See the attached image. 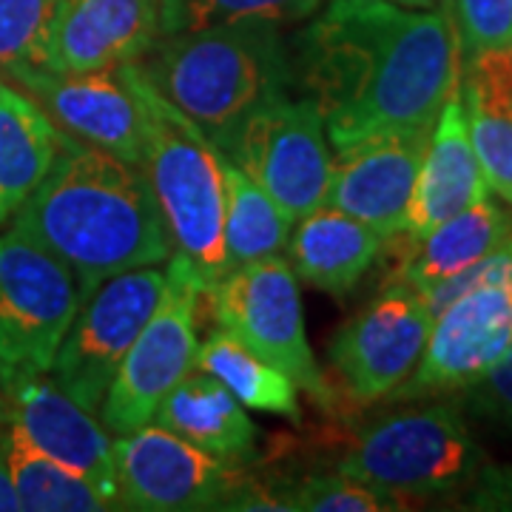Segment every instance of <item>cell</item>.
Listing matches in <instances>:
<instances>
[{
  "label": "cell",
  "instance_id": "cell-1",
  "mask_svg": "<svg viewBox=\"0 0 512 512\" xmlns=\"http://www.w3.org/2000/svg\"><path fill=\"white\" fill-rule=\"evenodd\" d=\"M291 69L342 148L379 131H430L458 92L461 46L436 9L330 0L296 37Z\"/></svg>",
  "mask_w": 512,
  "mask_h": 512
},
{
  "label": "cell",
  "instance_id": "cell-2",
  "mask_svg": "<svg viewBox=\"0 0 512 512\" xmlns=\"http://www.w3.org/2000/svg\"><path fill=\"white\" fill-rule=\"evenodd\" d=\"M12 228L55 254L80 296L106 279L163 265L171 239L143 168L60 131L57 157Z\"/></svg>",
  "mask_w": 512,
  "mask_h": 512
},
{
  "label": "cell",
  "instance_id": "cell-3",
  "mask_svg": "<svg viewBox=\"0 0 512 512\" xmlns=\"http://www.w3.org/2000/svg\"><path fill=\"white\" fill-rule=\"evenodd\" d=\"M151 86L231 154L242 123L293 83L291 49L268 23H225L160 35L140 60Z\"/></svg>",
  "mask_w": 512,
  "mask_h": 512
},
{
  "label": "cell",
  "instance_id": "cell-4",
  "mask_svg": "<svg viewBox=\"0 0 512 512\" xmlns=\"http://www.w3.org/2000/svg\"><path fill=\"white\" fill-rule=\"evenodd\" d=\"M140 114V168L163 214L171 254L183 256L208 291L228 274L225 157L202 128L151 86L140 63L123 66Z\"/></svg>",
  "mask_w": 512,
  "mask_h": 512
},
{
  "label": "cell",
  "instance_id": "cell-5",
  "mask_svg": "<svg viewBox=\"0 0 512 512\" xmlns=\"http://www.w3.org/2000/svg\"><path fill=\"white\" fill-rule=\"evenodd\" d=\"M484 450L456 399L390 410L359 430L336 470L416 501L473 484Z\"/></svg>",
  "mask_w": 512,
  "mask_h": 512
},
{
  "label": "cell",
  "instance_id": "cell-6",
  "mask_svg": "<svg viewBox=\"0 0 512 512\" xmlns=\"http://www.w3.org/2000/svg\"><path fill=\"white\" fill-rule=\"evenodd\" d=\"M83 305L74 274L43 245L0 234V390L49 373Z\"/></svg>",
  "mask_w": 512,
  "mask_h": 512
},
{
  "label": "cell",
  "instance_id": "cell-7",
  "mask_svg": "<svg viewBox=\"0 0 512 512\" xmlns=\"http://www.w3.org/2000/svg\"><path fill=\"white\" fill-rule=\"evenodd\" d=\"M205 296L211 299L217 328L291 376L296 390L308 393L313 402L333 404V387L308 342L299 279L285 256L231 268Z\"/></svg>",
  "mask_w": 512,
  "mask_h": 512
},
{
  "label": "cell",
  "instance_id": "cell-8",
  "mask_svg": "<svg viewBox=\"0 0 512 512\" xmlns=\"http://www.w3.org/2000/svg\"><path fill=\"white\" fill-rule=\"evenodd\" d=\"M205 296L200 276L183 256L165 262V288L148 322L128 348L117 376L100 402L109 433H131L154 419L157 404L197 367V319Z\"/></svg>",
  "mask_w": 512,
  "mask_h": 512
},
{
  "label": "cell",
  "instance_id": "cell-9",
  "mask_svg": "<svg viewBox=\"0 0 512 512\" xmlns=\"http://www.w3.org/2000/svg\"><path fill=\"white\" fill-rule=\"evenodd\" d=\"M293 222L325 205L330 185V140L311 97L276 94L242 123L228 154Z\"/></svg>",
  "mask_w": 512,
  "mask_h": 512
},
{
  "label": "cell",
  "instance_id": "cell-10",
  "mask_svg": "<svg viewBox=\"0 0 512 512\" xmlns=\"http://www.w3.org/2000/svg\"><path fill=\"white\" fill-rule=\"evenodd\" d=\"M165 288V268L146 265L97 285L60 342L49 376L89 413L100 410L111 379L140 336Z\"/></svg>",
  "mask_w": 512,
  "mask_h": 512
},
{
  "label": "cell",
  "instance_id": "cell-11",
  "mask_svg": "<svg viewBox=\"0 0 512 512\" xmlns=\"http://www.w3.org/2000/svg\"><path fill=\"white\" fill-rule=\"evenodd\" d=\"M433 313L424 296L402 282H384L379 296L333 333L328 365L353 404L390 399L419 365Z\"/></svg>",
  "mask_w": 512,
  "mask_h": 512
},
{
  "label": "cell",
  "instance_id": "cell-12",
  "mask_svg": "<svg viewBox=\"0 0 512 512\" xmlns=\"http://www.w3.org/2000/svg\"><path fill=\"white\" fill-rule=\"evenodd\" d=\"M120 510H220L222 498L245 476L237 461L214 456L160 424L120 433L111 441Z\"/></svg>",
  "mask_w": 512,
  "mask_h": 512
},
{
  "label": "cell",
  "instance_id": "cell-13",
  "mask_svg": "<svg viewBox=\"0 0 512 512\" xmlns=\"http://www.w3.org/2000/svg\"><path fill=\"white\" fill-rule=\"evenodd\" d=\"M512 345V282L464 291L436 316L410 379L390 399H430L476 382Z\"/></svg>",
  "mask_w": 512,
  "mask_h": 512
},
{
  "label": "cell",
  "instance_id": "cell-14",
  "mask_svg": "<svg viewBox=\"0 0 512 512\" xmlns=\"http://www.w3.org/2000/svg\"><path fill=\"white\" fill-rule=\"evenodd\" d=\"M430 131H379L336 148L325 205L370 225L384 239L402 237Z\"/></svg>",
  "mask_w": 512,
  "mask_h": 512
},
{
  "label": "cell",
  "instance_id": "cell-15",
  "mask_svg": "<svg viewBox=\"0 0 512 512\" xmlns=\"http://www.w3.org/2000/svg\"><path fill=\"white\" fill-rule=\"evenodd\" d=\"M57 131L140 165V114L123 66L103 72L18 69L9 74Z\"/></svg>",
  "mask_w": 512,
  "mask_h": 512
},
{
  "label": "cell",
  "instance_id": "cell-16",
  "mask_svg": "<svg viewBox=\"0 0 512 512\" xmlns=\"http://www.w3.org/2000/svg\"><path fill=\"white\" fill-rule=\"evenodd\" d=\"M3 399L6 421L20 427V433L37 450L89 478L109 498L111 507L120 510L111 461V436L106 424H100L86 407H80L69 393H63L49 373L20 382L9 393H3Z\"/></svg>",
  "mask_w": 512,
  "mask_h": 512
},
{
  "label": "cell",
  "instance_id": "cell-17",
  "mask_svg": "<svg viewBox=\"0 0 512 512\" xmlns=\"http://www.w3.org/2000/svg\"><path fill=\"white\" fill-rule=\"evenodd\" d=\"M160 37L154 0H63L49 69L103 72L140 63Z\"/></svg>",
  "mask_w": 512,
  "mask_h": 512
},
{
  "label": "cell",
  "instance_id": "cell-18",
  "mask_svg": "<svg viewBox=\"0 0 512 512\" xmlns=\"http://www.w3.org/2000/svg\"><path fill=\"white\" fill-rule=\"evenodd\" d=\"M487 194L490 188L484 183L481 165L470 143L461 94L456 92L444 103L430 128L402 234L407 239L424 237L436 225L456 217L458 211H464L467 205Z\"/></svg>",
  "mask_w": 512,
  "mask_h": 512
},
{
  "label": "cell",
  "instance_id": "cell-19",
  "mask_svg": "<svg viewBox=\"0 0 512 512\" xmlns=\"http://www.w3.org/2000/svg\"><path fill=\"white\" fill-rule=\"evenodd\" d=\"M458 94L484 183L512 205V43L464 57Z\"/></svg>",
  "mask_w": 512,
  "mask_h": 512
},
{
  "label": "cell",
  "instance_id": "cell-20",
  "mask_svg": "<svg viewBox=\"0 0 512 512\" xmlns=\"http://www.w3.org/2000/svg\"><path fill=\"white\" fill-rule=\"evenodd\" d=\"M387 239L370 225L348 214L319 205L316 211L293 222L288 239V262L296 279L316 291L342 296L350 293L373 262L382 256Z\"/></svg>",
  "mask_w": 512,
  "mask_h": 512
},
{
  "label": "cell",
  "instance_id": "cell-21",
  "mask_svg": "<svg viewBox=\"0 0 512 512\" xmlns=\"http://www.w3.org/2000/svg\"><path fill=\"white\" fill-rule=\"evenodd\" d=\"M512 237V214L481 197L456 217L436 225L430 234L419 239H407L402 259L387 282H402L413 291L427 293L439 282L453 279L478 259L490 256Z\"/></svg>",
  "mask_w": 512,
  "mask_h": 512
},
{
  "label": "cell",
  "instance_id": "cell-22",
  "mask_svg": "<svg viewBox=\"0 0 512 512\" xmlns=\"http://www.w3.org/2000/svg\"><path fill=\"white\" fill-rule=\"evenodd\" d=\"M154 424L214 456L245 464L256 453L259 427L248 407L208 373H188L154 410Z\"/></svg>",
  "mask_w": 512,
  "mask_h": 512
},
{
  "label": "cell",
  "instance_id": "cell-23",
  "mask_svg": "<svg viewBox=\"0 0 512 512\" xmlns=\"http://www.w3.org/2000/svg\"><path fill=\"white\" fill-rule=\"evenodd\" d=\"M60 131L29 94L0 89V225L32 197L57 157Z\"/></svg>",
  "mask_w": 512,
  "mask_h": 512
},
{
  "label": "cell",
  "instance_id": "cell-24",
  "mask_svg": "<svg viewBox=\"0 0 512 512\" xmlns=\"http://www.w3.org/2000/svg\"><path fill=\"white\" fill-rule=\"evenodd\" d=\"M0 430L3 453L18 493L20 510L29 512H103L114 510L109 498L94 487L89 478L74 473L72 467L37 450L12 421Z\"/></svg>",
  "mask_w": 512,
  "mask_h": 512
},
{
  "label": "cell",
  "instance_id": "cell-25",
  "mask_svg": "<svg viewBox=\"0 0 512 512\" xmlns=\"http://www.w3.org/2000/svg\"><path fill=\"white\" fill-rule=\"evenodd\" d=\"M197 370L222 382L248 410L302 421L296 384L279 367L256 356L222 328L211 330L197 350Z\"/></svg>",
  "mask_w": 512,
  "mask_h": 512
},
{
  "label": "cell",
  "instance_id": "cell-26",
  "mask_svg": "<svg viewBox=\"0 0 512 512\" xmlns=\"http://www.w3.org/2000/svg\"><path fill=\"white\" fill-rule=\"evenodd\" d=\"M225 259L228 271L256 259H268L285 251L291 239L293 220L271 200V194L256 185L237 163L225 157Z\"/></svg>",
  "mask_w": 512,
  "mask_h": 512
},
{
  "label": "cell",
  "instance_id": "cell-27",
  "mask_svg": "<svg viewBox=\"0 0 512 512\" xmlns=\"http://www.w3.org/2000/svg\"><path fill=\"white\" fill-rule=\"evenodd\" d=\"M322 0H174L160 23V35L194 32L225 23H268L285 26L313 18Z\"/></svg>",
  "mask_w": 512,
  "mask_h": 512
},
{
  "label": "cell",
  "instance_id": "cell-28",
  "mask_svg": "<svg viewBox=\"0 0 512 512\" xmlns=\"http://www.w3.org/2000/svg\"><path fill=\"white\" fill-rule=\"evenodd\" d=\"M63 0H0V72L49 69Z\"/></svg>",
  "mask_w": 512,
  "mask_h": 512
},
{
  "label": "cell",
  "instance_id": "cell-29",
  "mask_svg": "<svg viewBox=\"0 0 512 512\" xmlns=\"http://www.w3.org/2000/svg\"><path fill=\"white\" fill-rule=\"evenodd\" d=\"M291 512H396L410 510L407 498L387 493L382 487H373L367 481L345 476L339 470L305 476L282 487Z\"/></svg>",
  "mask_w": 512,
  "mask_h": 512
},
{
  "label": "cell",
  "instance_id": "cell-30",
  "mask_svg": "<svg viewBox=\"0 0 512 512\" xmlns=\"http://www.w3.org/2000/svg\"><path fill=\"white\" fill-rule=\"evenodd\" d=\"M456 402L464 416L512 439V345L484 376L458 390Z\"/></svg>",
  "mask_w": 512,
  "mask_h": 512
},
{
  "label": "cell",
  "instance_id": "cell-31",
  "mask_svg": "<svg viewBox=\"0 0 512 512\" xmlns=\"http://www.w3.org/2000/svg\"><path fill=\"white\" fill-rule=\"evenodd\" d=\"M461 60L512 43V0H456L453 9Z\"/></svg>",
  "mask_w": 512,
  "mask_h": 512
},
{
  "label": "cell",
  "instance_id": "cell-32",
  "mask_svg": "<svg viewBox=\"0 0 512 512\" xmlns=\"http://www.w3.org/2000/svg\"><path fill=\"white\" fill-rule=\"evenodd\" d=\"M461 507L481 512H512V464H484L473 478V490L467 493Z\"/></svg>",
  "mask_w": 512,
  "mask_h": 512
},
{
  "label": "cell",
  "instance_id": "cell-33",
  "mask_svg": "<svg viewBox=\"0 0 512 512\" xmlns=\"http://www.w3.org/2000/svg\"><path fill=\"white\" fill-rule=\"evenodd\" d=\"M20 501L12 484V473L6 464V453H3V436H0V512H18Z\"/></svg>",
  "mask_w": 512,
  "mask_h": 512
},
{
  "label": "cell",
  "instance_id": "cell-34",
  "mask_svg": "<svg viewBox=\"0 0 512 512\" xmlns=\"http://www.w3.org/2000/svg\"><path fill=\"white\" fill-rule=\"evenodd\" d=\"M433 9H436V12H441L444 18L453 20V9H456V0H433ZM453 26H456V23H453Z\"/></svg>",
  "mask_w": 512,
  "mask_h": 512
},
{
  "label": "cell",
  "instance_id": "cell-35",
  "mask_svg": "<svg viewBox=\"0 0 512 512\" xmlns=\"http://www.w3.org/2000/svg\"><path fill=\"white\" fill-rule=\"evenodd\" d=\"M399 6H410V9H433V0H390Z\"/></svg>",
  "mask_w": 512,
  "mask_h": 512
},
{
  "label": "cell",
  "instance_id": "cell-36",
  "mask_svg": "<svg viewBox=\"0 0 512 512\" xmlns=\"http://www.w3.org/2000/svg\"><path fill=\"white\" fill-rule=\"evenodd\" d=\"M154 3H157V12H160V23H163V18L168 15V9H171V3H174V0H154Z\"/></svg>",
  "mask_w": 512,
  "mask_h": 512
},
{
  "label": "cell",
  "instance_id": "cell-37",
  "mask_svg": "<svg viewBox=\"0 0 512 512\" xmlns=\"http://www.w3.org/2000/svg\"><path fill=\"white\" fill-rule=\"evenodd\" d=\"M3 421H6V399L0 396V424H3Z\"/></svg>",
  "mask_w": 512,
  "mask_h": 512
},
{
  "label": "cell",
  "instance_id": "cell-38",
  "mask_svg": "<svg viewBox=\"0 0 512 512\" xmlns=\"http://www.w3.org/2000/svg\"><path fill=\"white\" fill-rule=\"evenodd\" d=\"M3 86H6V80H3V72H0V89H3Z\"/></svg>",
  "mask_w": 512,
  "mask_h": 512
}]
</instances>
